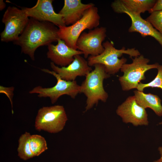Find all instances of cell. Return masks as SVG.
Here are the masks:
<instances>
[{
	"label": "cell",
	"mask_w": 162,
	"mask_h": 162,
	"mask_svg": "<svg viewBox=\"0 0 162 162\" xmlns=\"http://www.w3.org/2000/svg\"><path fill=\"white\" fill-rule=\"evenodd\" d=\"M58 28L48 22L40 21L31 18L14 44L21 47L22 52L35 60L34 53L39 47L47 45L59 39Z\"/></svg>",
	"instance_id": "1"
},
{
	"label": "cell",
	"mask_w": 162,
	"mask_h": 162,
	"mask_svg": "<svg viewBox=\"0 0 162 162\" xmlns=\"http://www.w3.org/2000/svg\"><path fill=\"white\" fill-rule=\"evenodd\" d=\"M57 42L56 45L51 44L48 46L46 53L47 58L55 65L61 67L66 66L73 61L75 56L83 54L81 51L68 46L60 38Z\"/></svg>",
	"instance_id": "14"
},
{
	"label": "cell",
	"mask_w": 162,
	"mask_h": 162,
	"mask_svg": "<svg viewBox=\"0 0 162 162\" xmlns=\"http://www.w3.org/2000/svg\"><path fill=\"white\" fill-rule=\"evenodd\" d=\"M31 136L29 133L26 132L20 136L18 140V156L23 160H26L34 157L30 148Z\"/></svg>",
	"instance_id": "18"
},
{
	"label": "cell",
	"mask_w": 162,
	"mask_h": 162,
	"mask_svg": "<svg viewBox=\"0 0 162 162\" xmlns=\"http://www.w3.org/2000/svg\"><path fill=\"white\" fill-rule=\"evenodd\" d=\"M134 93L138 105L145 109L150 108L158 116H162L161 100L158 95L151 93L145 94L138 90L134 91Z\"/></svg>",
	"instance_id": "16"
},
{
	"label": "cell",
	"mask_w": 162,
	"mask_h": 162,
	"mask_svg": "<svg viewBox=\"0 0 162 162\" xmlns=\"http://www.w3.org/2000/svg\"><path fill=\"white\" fill-rule=\"evenodd\" d=\"M68 120L63 106L56 105L44 106L38 110L35 121V128L51 133H56L64 128Z\"/></svg>",
	"instance_id": "6"
},
{
	"label": "cell",
	"mask_w": 162,
	"mask_h": 162,
	"mask_svg": "<svg viewBox=\"0 0 162 162\" xmlns=\"http://www.w3.org/2000/svg\"><path fill=\"white\" fill-rule=\"evenodd\" d=\"M149 62V59L140 55L133 59L132 63L122 66L120 70L124 74L118 80L123 91L136 88L140 82L145 79V73L150 69H157L159 65L158 63L148 64Z\"/></svg>",
	"instance_id": "5"
},
{
	"label": "cell",
	"mask_w": 162,
	"mask_h": 162,
	"mask_svg": "<svg viewBox=\"0 0 162 162\" xmlns=\"http://www.w3.org/2000/svg\"><path fill=\"white\" fill-rule=\"evenodd\" d=\"M52 0H38L32 8H22L28 17L40 21L48 22L58 27L66 26L62 16L55 11Z\"/></svg>",
	"instance_id": "12"
},
{
	"label": "cell",
	"mask_w": 162,
	"mask_h": 162,
	"mask_svg": "<svg viewBox=\"0 0 162 162\" xmlns=\"http://www.w3.org/2000/svg\"><path fill=\"white\" fill-rule=\"evenodd\" d=\"M29 19L23 8L20 9L14 6L8 7L2 20L5 27L0 34L1 41L14 42L17 40L27 26Z\"/></svg>",
	"instance_id": "8"
},
{
	"label": "cell",
	"mask_w": 162,
	"mask_h": 162,
	"mask_svg": "<svg viewBox=\"0 0 162 162\" xmlns=\"http://www.w3.org/2000/svg\"><path fill=\"white\" fill-rule=\"evenodd\" d=\"M52 70L62 79L67 81L75 80L77 76H86L92 70L88 62L80 55L74 56L73 61L69 65L59 67L53 63H50Z\"/></svg>",
	"instance_id": "13"
},
{
	"label": "cell",
	"mask_w": 162,
	"mask_h": 162,
	"mask_svg": "<svg viewBox=\"0 0 162 162\" xmlns=\"http://www.w3.org/2000/svg\"><path fill=\"white\" fill-rule=\"evenodd\" d=\"M158 73L154 79L146 84L139 83L137 87V90L142 91L146 88H158L162 89V65H159L157 68Z\"/></svg>",
	"instance_id": "20"
},
{
	"label": "cell",
	"mask_w": 162,
	"mask_h": 162,
	"mask_svg": "<svg viewBox=\"0 0 162 162\" xmlns=\"http://www.w3.org/2000/svg\"><path fill=\"white\" fill-rule=\"evenodd\" d=\"M41 70L44 72L51 74L55 76L57 82L53 86L49 88L43 87L38 86L30 90V94H38L39 98H49L52 104L55 103L61 96L67 95L71 98H75L77 95L80 93V86L75 80L67 81L62 79L53 71L46 69H42Z\"/></svg>",
	"instance_id": "7"
},
{
	"label": "cell",
	"mask_w": 162,
	"mask_h": 162,
	"mask_svg": "<svg viewBox=\"0 0 162 162\" xmlns=\"http://www.w3.org/2000/svg\"><path fill=\"white\" fill-rule=\"evenodd\" d=\"M111 7L115 12L125 13L130 17L131 24L128 29L129 32H138L143 37L148 36L152 37L162 47V35L150 23L142 18L140 15H136L128 10L121 0H115L112 2Z\"/></svg>",
	"instance_id": "9"
},
{
	"label": "cell",
	"mask_w": 162,
	"mask_h": 162,
	"mask_svg": "<svg viewBox=\"0 0 162 162\" xmlns=\"http://www.w3.org/2000/svg\"><path fill=\"white\" fill-rule=\"evenodd\" d=\"M116 113L125 123H130L135 126L148 124L145 109L137 104L134 96L129 97L119 105Z\"/></svg>",
	"instance_id": "11"
},
{
	"label": "cell",
	"mask_w": 162,
	"mask_h": 162,
	"mask_svg": "<svg viewBox=\"0 0 162 162\" xmlns=\"http://www.w3.org/2000/svg\"><path fill=\"white\" fill-rule=\"evenodd\" d=\"M103 45L104 49V51L97 56H89L87 61L90 67L97 64H102L106 72L110 75L118 72L122 66L125 64L126 58H119L123 54L135 57L140 55V52L135 48L126 49L123 47L121 49H116L111 41H106L103 43Z\"/></svg>",
	"instance_id": "2"
},
{
	"label": "cell",
	"mask_w": 162,
	"mask_h": 162,
	"mask_svg": "<svg viewBox=\"0 0 162 162\" xmlns=\"http://www.w3.org/2000/svg\"><path fill=\"white\" fill-rule=\"evenodd\" d=\"M121 0L128 10L139 15L146 11L149 12L156 1L155 0Z\"/></svg>",
	"instance_id": "17"
},
{
	"label": "cell",
	"mask_w": 162,
	"mask_h": 162,
	"mask_svg": "<svg viewBox=\"0 0 162 162\" xmlns=\"http://www.w3.org/2000/svg\"><path fill=\"white\" fill-rule=\"evenodd\" d=\"M159 124H162V122H160L159 123Z\"/></svg>",
	"instance_id": "26"
},
{
	"label": "cell",
	"mask_w": 162,
	"mask_h": 162,
	"mask_svg": "<svg viewBox=\"0 0 162 162\" xmlns=\"http://www.w3.org/2000/svg\"><path fill=\"white\" fill-rule=\"evenodd\" d=\"M100 19L98 8L93 6L87 10L82 17L74 24L58 26V37L70 47L77 50L76 42L82 32L86 29L92 30L98 27Z\"/></svg>",
	"instance_id": "4"
},
{
	"label": "cell",
	"mask_w": 162,
	"mask_h": 162,
	"mask_svg": "<svg viewBox=\"0 0 162 162\" xmlns=\"http://www.w3.org/2000/svg\"><path fill=\"white\" fill-rule=\"evenodd\" d=\"M30 144L31 150L34 157L39 156L48 148L45 139L40 135H31Z\"/></svg>",
	"instance_id": "19"
},
{
	"label": "cell",
	"mask_w": 162,
	"mask_h": 162,
	"mask_svg": "<svg viewBox=\"0 0 162 162\" xmlns=\"http://www.w3.org/2000/svg\"><path fill=\"white\" fill-rule=\"evenodd\" d=\"M94 5L91 3H83L81 0H64L59 13L62 16L66 26L71 25L80 20L87 10Z\"/></svg>",
	"instance_id": "15"
},
{
	"label": "cell",
	"mask_w": 162,
	"mask_h": 162,
	"mask_svg": "<svg viewBox=\"0 0 162 162\" xmlns=\"http://www.w3.org/2000/svg\"><path fill=\"white\" fill-rule=\"evenodd\" d=\"M146 20L162 35V10L152 13Z\"/></svg>",
	"instance_id": "21"
},
{
	"label": "cell",
	"mask_w": 162,
	"mask_h": 162,
	"mask_svg": "<svg viewBox=\"0 0 162 162\" xmlns=\"http://www.w3.org/2000/svg\"><path fill=\"white\" fill-rule=\"evenodd\" d=\"M94 69L85 77L80 85V93L86 97V111L88 110L99 101L105 102L108 98V93L104 89L103 81L110 76L105 71L103 65L97 64Z\"/></svg>",
	"instance_id": "3"
},
{
	"label": "cell",
	"mask_w": 162,
	"mask_h": 162,
	"mask_svg": "<svg viewBox=\"0 0 162 162\" xmlns=\"http://www.w3.org/2000/svg\"><path fill=\"white\" fill-rule=\"evenodd\" d=\"M158 149L160 154V157L158 159L153 162H162V146L159 147Z\"/></svg>",
	"instance_id": "24"
},
{
	"label": "cell",
	"mask_w": 162,
	"mask_h": 162,
	"mask_svg": "<svg viewBox=\"0 0 162 162\" xmlns=\"http://www.w3.org/2000/svg\"><path fill=\"white\" fill-rule=\"evenodd\" d=\"M6 7V4L4 2L3 0L0 1V10H2Z\"/></svg>",
	"instance_id": "25"
},
{
	"label": "cell",
	"mask_w": 162,
	"mask_h": 162,
	"mask_svg": "<svg viewBox=\"0 0 162 162\" xmlns=\"http://www.w3.org/2000/svg\"><path fill=\"white\" fill-rule=\"evenodd\" d=\"M14 88L13 87H5L2 86H0V90H4V92L9 98L11 102L12 108V98L13 96V91Z\"/></svg>",
	"instance_id": "22"
},
{
	"label": "cell",
	"mask_w": 162,
	"mask_h": 162,
	"mask_svg": "<svg viewBox=\"0 0 162 162\" xmlns=\"http://www.w3.org/2000/svg\"><path fill=\"white\" fill-rule=\"evenodd\" d=\"M162 10V0H157L152 8L148 12L149 13Z\"/></svg>",
	"instance_id": "23"
},
{
	"label": "cell",
	"mask_w": 162,
	"mask_h": 162,
	"mask_svg": "<svg viewBox=\"0 0 162 162\" xmlns=\"http://www.w3.org/2000/svg\"><path fill=\"white\" fill-rule=\"evenodd\" d=\"M105 27H97L88 32L82 33L76 42L77 49L83 52L85 58L101 54L104 49L103 42L106 37Z\"/></svg>",
	"instance_id": "10"
}]
</instances>
